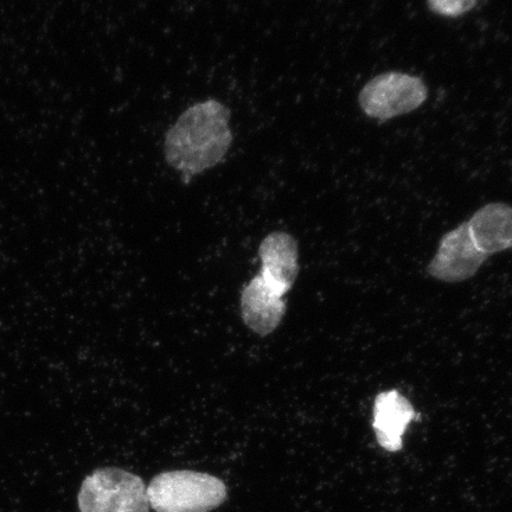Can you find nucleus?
<instances>
[{
  "label": "nucleus",
  "instance_id": "obj_1",
  "mask_svg": "<svg viewBox=\"0 0 512 512\" xmlns=\"http://www.w3.org/2000/svg\"><path fill=\"white\" fill-rule=\"evenodd\" d=\"M229 108L207 99L185 110L166 132V163L189 183L226 159L233 145Z\"/></svg>",
  "mask_w": 512,
  "mask_h": 512
},
{
  "label": "nucleus",
  "instance_id": "obj_2",
  "mask_svg": "<svg viewBox=\"0 0 512 512\" xmlns=\"http://www.w3.org/2000/svg\"><path fill=\"white\" fill-rule=\"evenodd\" d=\"M147 497L156 512H210L226 502L228 489L222 479L209 473L176 470L153 478Z\"/></svg>",
  "mask_w": 512,
  "mask_h": 512
},
{
  "label": "nucleus",
  "instance_id": "obj_3",
  "mask_svg": "<svg viewBox=\"0 0 512 512\" xmlns=\"http://www.w3.org/2000/svg\"><path fill=\"white\" fill-rule=\"evenodd\" d=\"M80 512H150L144 480L120 467H100L88 475L78 495Z\"/></svg>",
  "mask_w": 512,
  "mask_h": 512
},
{
  "label": "nucleus",
  "instance_id": "obj_4",
  "mask_svg": "<svg viewBox=\"0 0 512 512\" xmlns=\"http://www.w3.org/2000/svg\"><path fill=\"white\" fill-rule=\"evenodd\" d=\"M427 98L428 88L420 76L387 72L375 76L363 87L358 102L367 117L383 124L418 110Z\"/></svg>",
  "mask_w": 512,
  "mask_h": 512
},
{
  "label": "nucleus",
  "instance_id": "obj_5",
  "mask_svg": "<svg viewBox=\"0 0 512 512\" xmlns=\"http://www.w3.org/2000/svg\"><path fill=\"white\" fill-rule=\"evenodd\" d=\"M488 259L489 255L480 251L464 222L443 236L427 273L443 283L459 284L475 277Z\"/></svg>",
  "mask_w": 512,
  "mask_h": 512
},
{
  "label": "nucleus",
  "instance_id": "obj_6",
  "mask_svg": "<svg viewBox=\"0 0 512 512\" xmlns=\"http://www.w3.org/2000/svg\"><path fill=\"white\" fill-rule=\"evenodd\" d=\"M283 294L268 284L260 274L248 281L241 291L243 323L256 335L266 337L279 328L285 317Z\"/></svg>",
  "mask_w": 512,
  "mask_h": 512
},
{
  "label": "nucleus",
  "instance_id": "obj_7",
  "mask_svg": "<svg viewBox=\"0 0 512 512\" xmlns=\"http://www.w3.org/2000/svg\"><path fill=\"white\" fill-rule=\"evenodd\" d=\"M260 275L283 296L291 291L299 275V247L285 232L268 234L259 246Z\"/></svg>",
  "mask_w": 512,
  "mask_h": 512
},
{
  "label": "nucleus",
  "instance_id": "obj_8",
  "mask_svg": "<svg viewBox=\"0 0 512 512\" xmlns=\"http://www.w3.org/2000/svg\"><path fill=\"white\" fill-rule=\"evenodd\" d=\"M373 414L377 443L383 450L399 452L408 426L418 419L412 402L399 390H384L376 396Z\"/></svg>",
  "mask_w": 512,
  "mask_h": 512
},
{
  "label": "nucleus",
  "instance_id": "obj_9",
  "mask_svg": "<svg viewBox=\"0 0 512 512\" xmlns=\"http://www.w3.org/2000/svg\"><path fill=\"white\" fill-rule=\"evenodd\" d=\"M467 226L480 251L489 256L512 248V207L494 202L478 209Z\"/></svg>",
  "mask_w": 512,
  "mask_h": 512
},
{
  "label": "nucleus",
  "instance_id": "obj_10",
  "mask_svg": "<svg viewBox=\"0 0 512 512\" xmlns=\"http://www.w3.org/2000/svg\"><path fill=\"white\" fill-rule=\"evenodd\" d=\"M478 0H427L432 14L445 18H459L476 8Z\"/></svg>",
  "mask_w": 512,
  "mask_h": 512
}]
</instances>
